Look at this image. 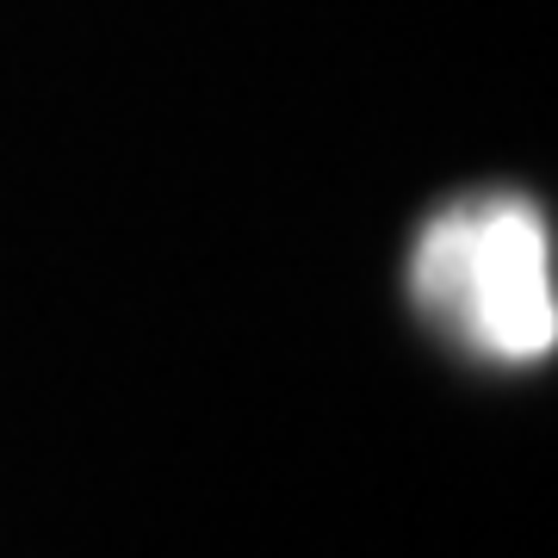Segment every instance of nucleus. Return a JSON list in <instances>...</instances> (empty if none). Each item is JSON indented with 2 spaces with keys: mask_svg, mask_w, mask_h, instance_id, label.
<instances>
[{
  "mask_svg": "<svg viewBox=\"0 0 558 558\" xmlns=\"http://www.w3.org/2000/svg\"><path fill=\"white\" fill-rule=\"evenodd\" d=\"M410 299L440 336L490 366H534L558 341L553 230L527 193H465L422 223Z\"/></svg>",
  "mask_w": 558,
  "mask_h": 558,
  "instance_id": "nucleus-1",
  "label": "nucleus"
}]
</instances>
